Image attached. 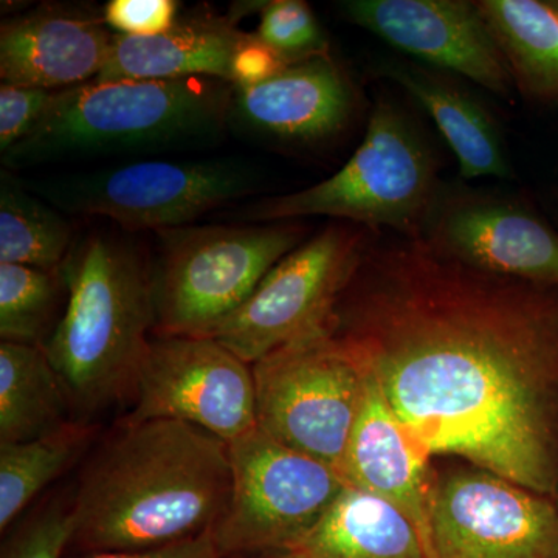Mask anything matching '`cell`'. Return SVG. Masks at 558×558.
Here are the masks:
<instances>
[{
	"label": "cell",
	"instance_id": "obj_17",
	"mask_svg": "<svg viewBox=\"0 0 558 558\" xmlns=\"http://www.w3.org/2000/svg\"><path fill=\"white\" fill-rule=\"evenodd\" d=\"M429 458L368 376L340 475L347 486L369 492L402 510L417 527L422 545L435 472Z\"/></svg>",
	"mask_w": 558,
	"mask_h": 558
},
{
	"label": "cell",
	"instance_id": "obj_10",
	"mask_svg": "<svg viewBox=\"0 0 558 558\" xmlns=\"http://www.w3.org/2000/svg\"><path fill=\"white\" fill-rule=\"evenodd\" d=\"M377 231L336 220L264 277L213 339L255 365L271 352L325 328L366 242Z\"/></svg>",
	"mask_w": 558,
	"mask_h": 558
},
{
	"label": "cell",
	"instance_id": "obj_32",
	"mask_svg": "<svg viewBox=\"0 0 558 558\" xmlns=\"http://www.w3.org/2000/svg\"><path fill=\"white\" fill-rule=\"evenodd\" d=\"M220 558H304L299 553H263V554H241V556H229Z\"/></svg>",
	"mask_w": 558,
	"mask_h": 558
},
{
	"label": "cell",
	"instance_id": "obj_19",
	"mask_svg": "<svg viewBox=\"0 0 558 558\" xmlns=\"http://www.w3.org/2000/svg\"><path fill=\"white\" fill-rule=\"evenodd\" d=\"M248 33L227 14L205 9L179 14L157 36H113L108 62L94 81L218 78L231 83L234 54Z\"/></svg>",
	"mask_w": 558,
	"mask_h": 558
},
{
	"label": "cell",
	"instance_id": "obj_26",
	"mask_svg": "<svg viewBox=\"0 0 558 558\" xmlns=\"http://www.w3.org/2000/svg\"><path fill=\"white\" fill-rule=\"evenodd\" d=\"M255 35L288 64L330 53V40L310 3L303 0H269L259 13Z\"/></svg>",
	"mask_w": 558,
	"mask_h": 558
},
{
	"label": "cell",
	"instance_id": "obj_20",
	"mask_svg": "<svg viewBox=\"0 0 558 558\" xmlns=\"http://www.w3.org/2000/svg\"><path fill=\"white\" fill-rule=\"evenodd\" d=\"M296 553L304 558H427L417 527L402 510L351 486Z\"/></svg>",
	"mask_w": 558,
	"mask_h": 558
},
{
	"label": "cell",
	"instance_id": "obj_8",
	"mask_svg": "<svg viewBox=\"0 0 558 558\" xmlns=\"http://www.w3.org/2000/svg\"><path fill=\"white\" fill-rule=\"evenodd\" d=\"M231 488L211 529L220 557L296 553L347 483L318 459L253 428L229 444Z\"/></svg>",
	"mask_w": 558,
	"mask_h": 558
},
{
	"label": "cell",
	"instance_id": "obj_2",
	"mask_svg": "<svg viewBox=\"0 0 558 558\" xmlns=\"http://www.w3.org/2000/svg\"><path fill=\"white\" fill-rule=\"evenodd\" d=\"M230 488L229 444L218 436L170 418L123 421L81 473L73 545L137 553L199 537L218 523Z\"/></svg>",
	"mask_w": 558,
	"mask_h": 558
},
{
	"label": "cell",
	"instance_id": "obj_1",
	"mask_svg": "<svg viewBox=\"0 0 558 558\" xmlns=\"http://www.w3.org/2000/svg\"><path fill=\"white\" fill-rule=\"evenodd\" d=\"M326 329L429 457L558 494V286L374 233Z\"/></svg>",
	"mask_w": 558,
	"mask_h": 558
},
{
	"label": "cell",
	"instance_id": "obj_14",
	"mask_svg": "<svg viewBox=\"0 0 558 558\" xmlns=\"http://www.w3.org/2000/svg\"><path fill=\"white\" fill-rule=\"evenodd\" d=\"M363 95L332 53L289 64L255 86H233L229 131L278 149L315 150L357 123Z\"/></svg>",
	"mask_w": 558,
	"mask_h": 558
},
{
	"label": "cell",
	"instance_id": "obj_21",
	"mask_svg": "<svg viewBox=\"0 0 558 558\" xmlns=\"http://www.w3.org/2000/svg\"><path fill=\"white\" fill-rule=\"evenodd\" d=\"M517 94L558 106V11L549 0H475Z\"/></svg>",
	"mask_w": 558,
	"mask_h": 558
},
{
	"label": "cell",
	"instance_id": "obj_29",
	"mask_svg": "<svg viewBox=\"0 0 558 558\" xmlns=\"http://www.w3.org/2000/svg\"><path fill=\"white\" fill-rule=\"evenodd\" d=\"M180 14L175 0H110L102 17L110 31L123 36H157L170 31Z\"/></svg>",
	"mask_w": 558,
	"mask_h": 558
},
{
	"label": "cell",
	"instance_id": "obj_7",
	"mask_svg": "<svg viewBox=\"0 0 558 558\" xmlns=\"http://www.w3.org/2000/svg\"><path fill=\"white\" fill-rule=\"evenodd\" d=\"M24 183L61 213L109 219L128 233H159L253 196L263 179L250 161L223 157L134 160Z\"/></svg>",
	"mask_w": 558,
	"mask_h": 558
},
{
	"label": "cell",
	"instance_id": "obj_12",
	"mask_svg": "<svg viewBox=\"0 0 558 558\" xmlns=\"http://www.w3.org/2000/svg\"><path fill=\"white\" fill-rule=\"evenodd\" d=\"M124 422L170 418L230 444L258 427L253 368L213 337H150Z\"/></svg>",
	"mask_w": 558,
	"mask_h": 558
},
{
	"label": "cell",
	"instance_id": "obj_23",
	"mask_svg": "<svg viewBox=\"0 0 558 558\" xmlns=\"http://www.w3.org/2000/svg\"><path fill=\"white\" fill-rule=\"evenodd\" d=\"M73 230L60 209L0 170V264L58 270L73 244Z\"/></svg>",
	"mask_w": 558,
	"mask_h": 558
},
{
	"label": "cell",
	"instance_id": "obj_13",
	"mask_svg": "<svg viewBox=\"0 0 558 558\" xmlns=\"http://www.w3.org/2000/svg\"><path fill=\"white\" fill-rule=\"evenodd\" d=\"M418 241L470 269L558 286V231L513 194L442 183Z\"/></svg>",
	"mask_w": 558,
	"mask_h": 558
},
{
	"label": "cell",
	"instance_id": "obj_25",
	"mask_svg": "<svg viewBox=\"0 0 558 558\" xmlns=\"http://www.w3.org/2000/svg\"><path fill=\"white\" fill-rule=\"evenodd\" d=\"M64 292L68 288L61 269L0 264L2 341L44 347L57 328L54 315Z\"/></svg>",
	"mask_w": 558,
	"mask_h": 558
},
{
	"label": "cell",
	"instance_id": "obj_18",
	"mask_svg": "<svg viewBox=\"0 0 558 558\" xmlns=\"http://www.w3.org/2000/svg\"><path fill=\"white\" fill-rule=\"evenodd\" d=\"M376 73L405 92L436 126L458 160L465 180L512 178L505 132L468 81L410 58H384Z\"/></svg>",
	"mask_w": 558,
	"mask_h": 558
},
{
	"label": "cell",
	"instance_id": "obj_34",
	"mask_svg": "<svg viewBox=\"0 0 558 558\" xmlns=\"http://www.w3.org/2000/svg\"><path fill=\"white\" fill-rule=\"evenodd\" d=\"M556 502H557V506H558V494H557V497H556Z\"/></svg>",
	"mask_w": 558,
	"mask_h": 558
},
{
	"label": "cell",
	"instance_id": "obj_24",
	"mask_svg": "<svg viewBox=\"0 0 558 558\" xmlns=\"http://www.w3.org/2000/svg\"><path fill=\"white\" fill-rule=\"evenodd\" d=\"M90 436V427L81 422H70L64 428L38 439L0 444L2 532L80 457Z\"/></svg>",
	"mask_w": 558,
	"mask_h": 558
},
{
	"label": "cell",
	"instance_id": "obj_4",
	"mask_svg": "<svg viewBox=\"0 0 558 558\" xmlns=\"http://www.w3.org/2000/svg\"><path fill=\"white\" fill-rule=\"evenodd\" d=\"M60 269L68 303L43 348L72 409L100 413L134 398L156 329L150 260L128 234L92 229Z\"/></svg>",
	"mask_w": 558,
	"mask_h": 558
},
{
	"label": "cell",
	"instance_id": "obj_6",
	"mask_svg": "<svg viewBox=\"0 0 558 558\" xmlns=\"http://www.w3.org/2000/svg\"><path fill=\"white\" fill-rule=\"evenodd\" d=\"M307 234L296 220L159 231L157 256L150 260L154 332L211 336Z\"/></svg>",
	"mask_w": 558,
	"mask_h": 558
},
{
	"label": "cell",
	"instance_id": "obj_9",
	"mask_svg": "<svg viewBox=\"0 0 558 558\" xmlns=\"http://www.w3.org/2000/svg\"><path fill=\"white\" fill-rule=\"evenodd\" d=\"M252 368L259 428L340 473L368 381L354 355L325 326Z\"/></svg>",
	"mask_w": 558,
	"mask_h": 558
},
{
	"label": "cell",
	"instance_id": "obj_15",
	"mask_svg": "<svg viewBox=\"0 0 558 558\" xmlns=\"http://www.w3.org/2000/svg\"><path fill=\"white\" fill-rule=\"evenodd\" d=\"M344 20L410 60L446 70L505 101L515 87L478 7L469 0H344Z\"/></svg>",
	"mask_w": 558,
	"mask_h": 558
},
{
	"label": "cell",
	"instance_id": "obj_28",
	"mask_svg": "<svg viewBox=\"0 0 558 558\" xmlns=\"http://www.w3.org/2000/svg\"><path fill=\"white\" fill-rule=\"evenodd\" d=\"M58 90L0 84V154L27 137L44 119Z\"/></svg>",
	"mask_w": 558,
	"mask_h": 558
},
{
	"label": "cell",
	"instance_id": "obj_31",
	"mask_svg": "<svg viewBox=\"0 0 558 558\" xmlns=\"http://www.w3.org/2000/svg\"><path fill=\"white\" fill-rule=\"evenodd\" d=\"M70 558H220L211 531L167 548L137 553H86Z\"/></svg>",
	"mask_w": 558,
	"mask_h": 558
},
{
	"label": "cell",
	"instance_id": "obj_16",
	"mask_svg": "<svg viewBox=\"0 0 558 558\" xmlns=\"http://www.w3.org/2000/svg\"><path fill=\"white\" fill-rule=\"evenodd\" d=\"M113 36L97 10L44 3L2 22L0 78L47 90L92 83L108 62Z\"/></svg>",
	"mask_w": 558,
	"mask_h": 558
},
{
	"label": "cell",
	"instance_id": "obj_3",
	"mask_svg": "<svg viewBox=\"0 0 558 558\" xmlns=\"http://www.w3.org/2000/svg\"><path fill=\"white\" fill-rule=\"evenodd\" d=\"M233 84L218 78L92 81L58 90L49 112L2 154L3 168L215 148L229 131Z\"/></svg>",
	"mask_w": 558,
	"mask_h": 558
},
{
	"label": "cell",
	"instance_id": "obj_22",
	"mask_svg": "<svg viewBox=\"0 0 558 558\" xmlns=\"http://www.w3.org/2000/svg\"><path fill=\"white\" fill-rule=\"evenodd\" d=\"M68 392L43 347L0 343V444L25 442L69 425Z\"/></svg>",
	"mask_w": 558,
	"mask_h": 558
},
{
	"label": "cell",
	"instance_id": "obj_33",
	"mask_svg": "<svg viewBox=\"0 0 558 558\" xmlns=\"http://www.w3.org/2000/svg\"><path fill=\"white\" fill-rule=\"evenodd\" d=\"M550 2V5L554 7V9H556L558 11V0H549Z\"/></svg>",
	"mask_w": 558,
	"mask_h": 558
},
{
	"label": "cell",
	"instance_id": "obj_11",
	"mask_svg": "<svg viewBox=\"0 0 558 558\" xmlns=\"http://www.w3.org/2000/svg\"><path fill=\"white\" fill-rule=\"evenodd\" d=\"M427 558H558L556 499L476 465L433 472Z\"/></svg>",
	"mask_w": 558,
	"mask_h": 558
},
{
	"label": "cell",
	"instance_id": "obj_5",
	"mask_svg": "<svg viewBox=\"0 0 558 558\" xmlns=\"http://www.w3.org/2000/svg\"><path fill=\"white\" fill-rule=\"evenodd\" d=\"M438 150L405 106L377 95L365 137L340 171L310 189L264 197L244 218L284 222L326 216L418 241L442 180Z\"/></svg>",
	"mask_w": 558,
	"mask_h": 558
},
{
	"label": "cell",
	"instance_id": "obj_27",
	"mask_svg": "<svg viewBox=\"0 0 558 558\" xmlns=\"http://www.w3.org/2000/svg\"><path fill=\"white\" fill-rule=\"evenodd\" d=\"M75 534L73 505L51 502L9 539L2 558H64Z\"/></svg>",
	"mask_w": 558,
	"mask_h": 558
},
{
	"label": "cell",
	"instance_id": "obj_30",
	"mask_svg": "<svg viewBox=\"0 0 558 558\" xmlns=\"http://www.w3.org/2000/svg\"><path fill=\"white\" fill-rule=\"evenodd\" d=\"M288 65V62L263 43L255 33H248L247 38L234 54L233 64H231V84L255 86L263 81L274 78Z\"/></svg>",
	"mask_w": 558,
	"mask_h": 558
}]
</instances>
